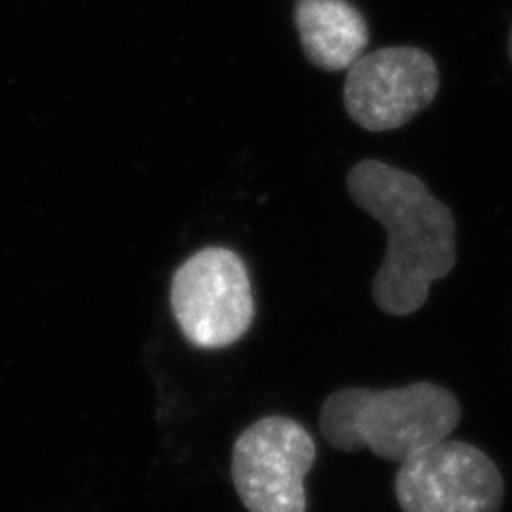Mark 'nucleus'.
<instances>
[{
  "label": "nucleus",
  "mask_w": 512,
  "mask_h": 512,
  "mask_svg": "<svg viewBox=\"0 0 512 512\" xmlns=\"http://www.w3.org/2000/svg\"><path fill=\"white\" fill-rule=\"evenodd\" d=\"M510 60H512V28H510Z\"/></svg>",
  "instance_id": "obj_8"
},
{
  "label": "nucleus",
  "mask_w": 512,
  "mask_h": 512,
  "mask_svg": "<svg viewBox=\"0 0 512 512\" xmlns=\"http://www.w3.org/2000/svg\"><path fill=\"white\" fill-rule=\"evenodd\" d=\"M316 461L310 431L288 416H265L235 440L231 476L250 512H306V480Z\"/></svg>",
  "instance_id": "obj_4"
},
{
  "label": "nucleus",
  "mask_w": 512,
  "mask_h": 512,
  "mask_svg": "<svg viewBox=\"0 0 512 512\" xmlns=\"http://www.w3.org/2000/svg\"><path fill=\"white\" fill-rule=\"evenodd\" d=\"M295 26L306 58L318 69H350L370 43L363 13L348 0H297Z\"/></svg>",
  "instance_id": "obj_7"
},
{
  "label": "nucleus",
  "mask_w": 512,
  "mask_h": 512,
  "mask_svg": "<svg viewBox=\"0 0 512 512\" xmlns=\"http://www.w3.org/2000/svg\"><path fill=\"white\" fill-rule=\"evenodd\" d=\"M171 310L192 346L218 350L242 340L254 320L244 261L227 248L192 254L173 274Z\"/></svg>",
  "instance_id": "obj_3"
},
{
  "label": "nucleus",
  "mask_w": 512,
  "mask_h": 512,
  "mask_svg": "<svg viewBox=\"0 0 512 512\" xmlns=\"http://www.w3.org/2000/svg\"><path fill=\"white\" fill-rule=\"evenodd\" d=\"M395 493L404 512H500L504 478L478 446L442 440L402 463Z\"/></svg>",
  "instance_id": "obj_5"
},
{
  "label": "nucleus",
  "mask_w": 512,
  "mask_h": 512,
  "mask_svg": "<svg viewBox=\"0 0 512 512\" xmlns=\"http://www.w3.org/2000/svg\"><path fill=\"white\" fill-rule=\"evenodd\" d=\"M348 192L387 231V252L374 278L376 306L391 316L421 310L436 280L457 261V222L414 173L382 160H361L348 173Z\"/></svg>",
  "instance_id": "obj_1"
},
{
  "label": "nucleus",
  "mask_w": 512,
  "mask_h": 512,
  "mask_svg": "<svg viewBox=\"0 0 512 512\" xmlns=\"http://www.w3.org/2000/svg\"><path fill=\"white\" fill-rule=\"evenodd\" d=\"M459 421V399L434 382H412L387 391L340 389L325 399L318 416L325 440L338 451L367 448L399 463L446 440Z\"/></svg>",
  "instance_id": "obj_2"
},
{
  "label": "nucleus",
  "mask_w": 512,
  "mask_h": 512,
  "mask_svg": "<svg viewBox=\"0 0 512 512\" xmlns=\"http://www.w3.org/2000/svg\"><path fill=\"white\" fill-rule=\"evenodd\" d=\"M440 71L419 47H384L363 54L348 69L344 107L365 131L382 133L408 124L436 99Z\"/></svg>",
  "instance_id": "obj_6"
}]
</instances>
